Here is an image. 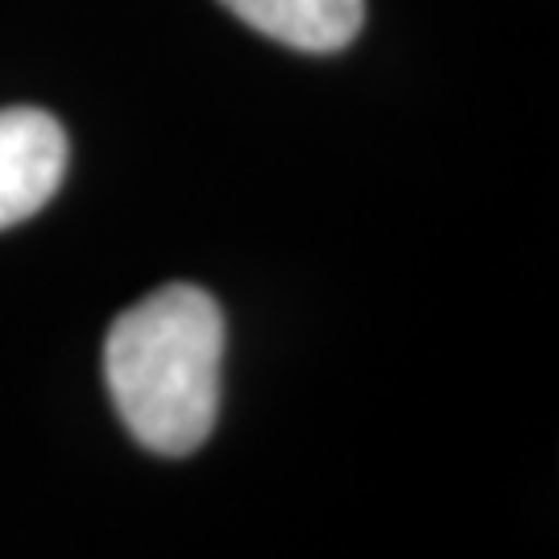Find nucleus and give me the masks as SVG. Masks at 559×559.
Instances as JSON below:
<instances>
[{
  "label": "nucleus",
  "mask_w": 559,
  "mask_h": 559,
  "mask_svg": "<svg viewBox=\"0 0 559 559\" xmlns=\"http://www.w3.org/2000/svg\"><path fill=\"white\" fill-rule=\"evenodd\" d=\"M224 316L203 286L170 282L120 311L104 381L129 436L154 456H191L221 411Z\"/></svg>",
  "instance_id": "1"
},
{
  "label": "nucleus",
  "mask_w": 559,
  "mask_h": 559,
  "mask_svg": "<svg viewBox=\"0 0 559 559\" xmlns=\"http://www.w3.org/2000/svg\"><path fill=\"white\" fill-rule=\"evenodd\" d=\"M67 133L41 108H0V233L38 216L67 175Z\"/></svg>",
  "instance_id": "2"
},
{
  "label": "nucleus",
  "mask_w": 559,
  "mask_h": 559,
  "mask_svg": "<svg viewBox=\"0 0 559 559\" xmlns=\"http://www.w3.org/2000/svg\"><path fill=\"white\" fill-rule=\"evenodd\" d=\"M245 25L307 55L344 50L365 25V0H221Z\"/></svg>",
  "instance_id": "3"
}]
</instances>
